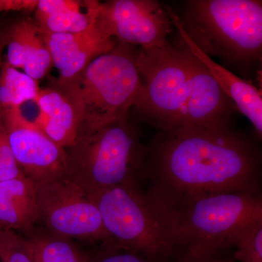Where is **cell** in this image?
<instances>
[{"label":"cell","instance_id":"4","mask_svg":"<svg viewBox=\"0 0 262 262\" xmlns=\"http://www.w3.org/2000/svg\"><path fill=\"white\" fill-rule=\"evenodd\" d=\"M179 22L203 53L246 69L261 64L262 2L187 0Z\"/></svg>","mask_w":262,"mask_h":262},{"label":"cell","instance_id":"14","mask_svg":"<svg viewBox=\"0 0 262 262\" xmlns=\"http://www.w3.org/2000/svg\"><path fill=\"white\" fill-rule=\"evenodd\" d=\"M7 56L12 67L39 81L53 67L51 53L34 19L25 17L8 27Z\"/></svg>","mask_w":262,"mask_h":262},{"label":"cell","instance_id":"5","mask_svg":"<svg viewBox=\"0 0 262 262\" xmlns=\"http://www.w3.org/2000/svg\"><path fill=\"white\" fill-rule=\"evenodd\" d=\"M130 115L77 136L65 149L67 175L86 193L144 183L146 146Z\"/></svg>","mask_w":262,"mask_h":262},{"label":"cell","instance_id":"12","mask_svg":"<svg viewBox=\"0 0 262 262\" xmlns=\"http://www.w3.org/2000/svg\"><path fill=\"white\" fill-rule=\"evenodd\" d=\"M169 16L177 29L179 37L187 46L189 51L203 63L210 72L222 91L235 105L236 108L252 123L258 137L262 136V97L261 91L248 81L243 80L217 63L211 58L203 53L190 40L183 30L179 16L167 8Z\"/></svg>","mask_w":262,"mask_h":262},{"label":"cell","instance_id":"19","mask_svg":"<svg viewBox=\"0 0 262 262\" xmlns=\"http://www.w3.org/2000/svg\"><path fill=\"white\" fill-rule=\"evenodd\" d=\"M0 262H34L27 237L0 225Z\"/></svg>","mask_w":262,"mask_h":262},{"label":"cell","instance_id":"24","mask_svg":"<svg viewBox=\"0 0 262 262\" xmlns=\"http://www.w3.org/2000/svg\"><path fill=\"white\" fill-rule=\"evenodd\" d=\"M38 0H0V12H32L35 10Z\"/></svg>","mask_w":262,"mask_h":262},{"label":"cell","instance_id":"20","mask_svg":"<svg viewBox=\"0 0 262 262\" xmlns=\"http://www.w3.org/2000/svg\"><path fill=\"white\" fill-rule=\"evenodd\" d=\"M237 262H262V222L248 229L233 246Z\"/></svg>","mask_w":262,"mask_h":262},{"label":"cell","instance_id":"18","mask_svg":"<svg viewBox=\"0 0 262 262\" xmlns=\"http://www.w3.org/2000/svg\"><path fill=\"white\" fill-rule=\"evenodd\" d=\"M40 89L38 81L12 67L6 61L0 67V108L20 107L35 101Z\"/></svg>","mask_w":262,"mask_h":262},{"label":"cell","instance_id":"22","mask_svg":"<svg viewBox=\"0 0 262 262\" xmlns=\"http://www.w3.org/2000/svg\"><path fill=\"white\" fill-rule=\"evenodd\" d=\"M25 177L10 149L5 131L0 141V182Z\"/></svg>","mask_w":262,"mask_h":262},{"label":"cell","instance_id":"3","mask_svg":"<svg viewBox=\"0 0 262 262\" xmlns=\"http://www.w3.org/2000/svg\"><path fill=\"white\" fill-rule=\"evenodd\" d=\"M144 191L172 258L233 248L241 234L262 222L261 193Z\"/></svg>","mask_w":262,"mask_h":262},{"label":"cell","instance_id":"16","mask_svg":"<svg viewBox=\"0 0 262 262\" xmlns=\"http://www.w3.org/2000/svg\"><path fill=\"white\" fill-rule=\"evenodd\" d=\"M37 222L34 183L26 177L0 182V225L29 234Z\"/></svg>","mask_w":262,"mask_h":262},{"label":"cell","instance_id":"1","mask_svg":"<svg viewBox=\"0 0 262 262\" xmlns=\"http://www.w3.org/2000/svg\"><path fill=\"white\" fill-rule=\"evenodd\" d=\"M257 146L227 126L159 131L146 146V190L165 194L261 193Z\"/></svg>","mask_w":262,"mask_h":262},{"label":"cell","instance_id":"10","mask_svg":"<svg viewBox=\"0 0 262 262\" xmlns=\"http://www.w3.org/2000/svg\"><path fill=\"white\" fill-rule=\"evenodd\" d=\"M0 119L19 168L33 183L67 174L65 149L28 120L20 107L0 108Z\"/></svg>","mask_w":262,"mask_h":262},{"label":"cell","instance_id":"6","mask_svg":"<svg viewBox=\"0 0 262 262\" xmlns=\"http://www.w3.org/2000/svg\"><path fill=\"white\" fill-rule=\"evenodd\" d=\"M136 49L117 41L111 51L94 58L74 80L66 83L50 80L75 103L80 115L77 136L130 115L141 83Z\"/></svg>","mask_w":262,"mask_h":262},{"label":"cell","instance_id":"23","mask_svg":"<svg viewBox=\"0 0 262 262\" xmlns=\"http://www.w3.org/2000/svg\"><path fill=\"white\" fill-rule=\"evenodd\" d=\"M170 262H237L233 256V248L212 252L183 255L174 257Z\"/></svg>","mask_w":262,"mask_h":262},{"label":"cell","instance_id":"7","mask_svg":"<svg viewBox=\"0 0 262 262\" xmlns=\"http://www.w3.org/2000/svg\"><path fill=\"white\" fill-rule=\"evenodd\" d=\"M97 207L110 241L160 262L171 260L163 231L141 184L87 193Z\"/></svg>","mask_w":262,"mask_h":262},{"label":"cell","instance_id":"13","mask_svg":"<svg viewBox=\"0 0 262 262\" xmlns=\"http://www.w3.org/2000/svg\"><path fill=\"white\" fill-rule=\"evenodd\" d=\"M34 102L39 113L34 123L57 145L63 149L75 142L80 129V115L73 100L64 90L50 81L40 89Z\"/></svg>","mask_w":262,"mask_h":262},{"label":"cell","instance_id":"26","mask_svg":"<svg viewBox=\"0 0 262 262\" xmlns=\"http://www.w3.org/2000/svg\"><path fill=\"white\" fill-rule=\"evenodd\" d=\"M5 134V127L3 126V122H2L1 119H0V141H1V139L3 138V136Z\"/></svg>","mask_w":262,"mask_h":262},{"label":"cell","instance_id":"21","mask_svg":"<svg viewBox=\"0 0 262 262\" xmlns=\"http://www.w3.org/2000/svg\"><path fill=\"white\" fill-rule=\"evenodd\" d=\"M101 248L96 256L91 258V262H160L142 253L119 247L110 242L103 244Z\"/></svg>","mask_w":262,"mask_h":262},{"label":"cell","instance_id":"2","mask_svg":"<svg viewBox=\"0 0 262 262\" xmlns=\"http://www.w3.org/2000/svg\"><path fill=\"white\" fill-rule=\"evenodd\" d=\"M136 63L141 83L132 110L139 121L159 131L230 125L235 105L180 37L137 48Z\"/></svg>","mask_w":262,"mask_h":262},{"label":"cell","instance_id":"9","mask_svg":"<svg viewBox=\"0 0 262 262\" xmlns=\"http://www.w3.org/2000/svg\"><path fill=\"white\" fill-rule=\"evenodd\" d=\"M96 23L110 37L141 48L162 46L173 24L156 0H111L98 3Z\"/></svg>","mask_w":262,"mask_h":262},{"label":"cell","instance_id":"15","mask_svg":"<svg viewBox=\"0 0 262 262\" xmlns=\"http://www.w3.org/2000/svg\"><path fill=\"white\" fill-rule=\"evenodd\" d=\"M98 1L38 0L34 21L42 33L71 34L89 28L96 19Z\"/></svg>","mask_w":262,"mask_h":262},{"label":"cell","instance_id":"11","mask_svg":"<svg viewBox=\"0 0 262 262\" xmlns=\"http://www.w3.org/2000/svg\"><path fill=\"white\" fill-rule=\"evenodd\" d=\"M42 34L53 66L58 72V77L54 80L59 83L74 80L94 58L111 51L117 43V39L108 36L98 25L96 17L94 23L82 32Z\"/></svg>","mask_w":262,"mask_h":262},{"label":"cell","instance_id":"17","mask_svg":"<svg viewBox=\"0 0 262 262\" xmlns=\"http://www.w3.org/2000/svg\"><path fill=\"white\" fill-rule=\"evenodd\" d=\"M34 262H91L72 239L49 232L34 229L27 234Z\"/></svg>","mask_w":262,"mask_h":262},{"label":"cell","instance_id":"25","mask_svg":"<svg viewBox=\"0 0 262 262\" xmlns=\"http://www.w3.org/2000/svg\"><path fill=\"white\" fill-rule=\"evenodd\" d=\"M7 40H8V27H1L0 26V67H1L2 57L3 51L6 48Z\"/></svg>","mask_w":262,"mask_h":262},{"label":"cell","instance_id":"8","mask_svg":"<svg viewBox=\"0 0 262 262\" xmlns=\"http://www.w3.org/2000/svg\"><path fill=\"white\" fill-rule=\"evenodd\" d=\"M34 185L38 222L49 232L71 239L110 241L97 207L67 174Z\"/></svg>","mask_w":262,"mask_h":262}]
</instances>
